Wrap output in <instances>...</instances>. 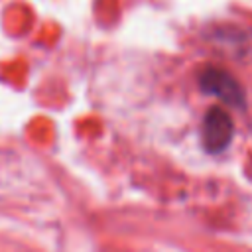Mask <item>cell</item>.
Here are the masks:
<instances>
[{
	"mask_svg": "<svg viewBox=\"0 0 252 252\" xmlns=\"http://www.w3.org/2000/svg\"><path fill=\"white\" fill-rule=\"evenodd\" d=\"M232 136H234V124L230 114L220 106L209 108L201 126V140L205 150L211 154H219L230 144Z\"/></svg>",
	"mask_w": 252,
	"mask_h": 252,
	"instance_id": "obj_2",
	"label": "cell"
},
{
	"mask_svg": "<svg viewBox=\"0 0 252 252\" xmlns=\"http://www.w3.org/2000/svg\"><path fill=\"white\" fill-rule=\"evenodd\" d=\"M199 87L203 93L219 96L222 102L230 106H244V91L240 83L224 69L219 67H205L199 73Z\"/></svg>",
	"mask_w": 252,
	"mask_h": 252,
	"instance_id": "obj_1",
	"label": "cell"
}]
</instances>
